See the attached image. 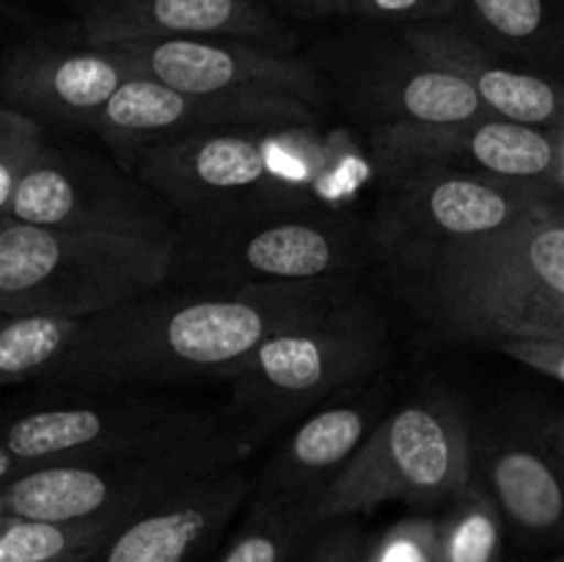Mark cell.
<instances>
[{"label":"cell","mask_w":564,"mask_h":562,"mask_svg":"<svg viewBox=\"0 0 564 562\" xmlns=\"http://www.w3.org/2000/svg\"><path fill=\"white\" fill-rule=\"evenodd\" d=\"M356 279L176 290L163 287L88 317L75 350L44 383L66 389L235 378L262 342L356 295Z\"/></svg>","instance_id":"6da1fadb"},{"label":"cell","mask_w":564,"mask_h":562,"mask_svg":"<svg viewBox=\"0 0 564 562\" xmlns=\"http://www.w3.org/2000/svg\"><path fill=\"white\" fill-rule=\"evenodd\" d=\"M383 270L408 309L449 339H564V198L494 237Z\"/></svg>","instance_id":"7a4b0ae2"},{"label":"cell","mask_w":564,"mask_h":562,"mask_svg":"<svg viewBox=\"0 0 564 562\" xmlns=\"http://www.w3.org/2000/svg\"><path fill=\"white\" fill-rule=\"evenodd\" d=\"M180 215L251 207H339L356 185L334 147L314 132L220 130L158 143L124 160Z\"/></svg>","instance_id":"3957f363"},{"label":"cell","mask_w":564,"mask_h":562,"mask_svg":"<svg viewBox=\"0 0 564 562\" xmlns=\"http://www.w3.org/2000/svg\"><path fill=\"white\" fill-rule=\"evenodd\" d=\"M375 259L369 226L350 209L306 207L213 209L176 220V290L314 284L356 279Z\"/></svg>","instance_id":"277c9868"},{"label":"cell","mask_w":564,"mask_h":562,"mask_svg":"<svg viewBox=\"0 0 564 562\" xmlns=\"http://www.w3.org/2000/svg\"><path fill=\"white\" fill-rule=\"evenodd\" d=\"M257 444L229 413H198L163 439L20 474L0 488V516L127 523L176 490L237 466Z\"/></svg>","instance_id":"5b68a950"},{"label":"cell","mask_w":564,"mask_h":562,"mask_svg":"<svg viewBox=\"0 0 564 562\" xmlns=\"http://www.w3.org/2000/svg\"><path fill=\"white\" fill-rule=\"evenodd\" d=\"M176 235H113L0 220V317L91 314L163 290Z\"/></svg>","instance_id":"8992f818"},{"label":"cell","mask_w":564,"mask_h":562,"mask_svg":"<svg viewBox=\"0 0 564 562\" xmlns=\"http://www.w3.org/2000/svg\"><path fill=\"white\" fill-rule=\"evenodd\" d=\"M386 356V320L356 292L262 342L229 380V417L262 441L325 397L378 375Z\"/></svg>","instance_id":"52a82bcc"},{"label":"cell","mask_w":564,"mask_h":562,"mask_svg":"<svg viewBox=\"0 0 564 562\" xmlns=\"http://www.w3.org/2000/svg\"><path fill=\"white\" fill-rule=\"evenodd\" d=\"M474 479V433L460 402L430 391L405 402L375 428L314 505L317 527L361 516L389 501L449 505Z\"/></svg>","instance_id":"ba28073f"},{"label":"cell","mask_w":564,"mask_h":562,"mask_svg":"<svg viewBox=\"0 0 564 562\" xmlns=\"http://www.w3.org/2000/svg\"><path fill=\"white\" fill-rule=\"evenodd\" d=\"M564 191L494 180L455 169H419L383 182L369 218L375 259L383 268L482 240L551 207Z\"/></svg>","instance_id":"9c48e42d"},{"label":"cell","mask_w":564,"mask_h":562,"mask_svg":"<svg viewBox=\"0 0 564 562\" xmlns=\"http://www.w3.org/2000/svg\"><path fill=\"white\" fill-rule=\"evenodd\" d=\"M0 220L75 231L174 237L169 202L121 163L75 147H50L0 207Z\"/></svg>","instance_id":"30bf717a"},{"label":"cell","mask_w":564,"mask_h":562,"mask_svg":"<svg viewBox=\"0 0 564 562\" xmlns=\"http://www.w3.org/2000/svg\"><path fill=\"white\" fill-rule=\"evenodd\" d=\"M380 182L419 169H455L564 191V130L482 116L460 125H383L369 130Z\"/></svg>","instance_id":"8fae6325"},{"label":"cell","mask_w":564,"mask_h":562,"mask_svg":"<svg viewBox=\"0 0 564 562\" xmlns=\"http://www.w3.org/2000/svg\"><path fill=\"white\" fill-rule=\"evenodd\" d=\"M108 47H119L141 75L187 94L292 99L317 110L330 97V83L312 61L246 39H158Z\"/></svg>","instance_id":"7c38bea8"},{"label":"cell","mask_w":564,"mask_h":562,"mask_svg":"<svg viewBox=\"0 0 564 562\" xmlns=\"http://www.w3.org/2000/svg\"><path fill=\"white\" fill-rule=\"evenodd\" d=\"M317 127V108L292 99H240L187 94L135 75L116 91L91 130L124 163L158 143L220 130H297Z\"/></svg>","instance_id":"4fadbf2b"},{"label":"cell","mask_w":564,"mask_h":562,"mask_svg":"<svg viewBox=\"0 0 564 562\" xmlns=\"http://www.w3.org/2000/svg\"><path fill=\"white\" fill-rule=\"evenodd\" d=\"M202 411H191L154 397L55 406L11 419L0 444V479L53 463H80L110 452L130 450L185 428Z\"/></svg>","instance_id":"5bb4252c"},{"label":"cell","mask_w":564,"mask_h":562,"mask_svg":"<svg viewBox=\"0 0 564 562\" xmlns=\"http://www.w3.org/2000/svg\"><path fill=\"white\" fill-rule=\"evenodd\" d=\"M339 64L347 102L375 119L372 127L460 125L490 114L463 77L419 55L400 33L397 44H364Z\"/></svg>","instance_id":"9a60e30c"},{"label":"cell","mask_w":564,"mask_h":562,"mask_svg":"<svg viewBox=\"0 0 564 562\" xmlns=\"http://www.w3.org/2000/svg\"><path fill=\"white\" fill-rule=\"evenodd\" d=\"M77 33L86 44L158 39H246L279 50L295 44L262 0H83Z\"/></svg>","instance_id":"2e32d148"},{"label":"cell","mask_w":564,"mask_h":562,"mask_svg":"<svg viewBox=\"0 0 564 562\" xmlns=\"http://www.w3.org/2000/svg\"><path fill=\"white\" fill-rule=\"evenodd\" d=\"M135 75H141L135 64L119 47L108 44H31L6 58L0 94L3 105L39 116L42 121H69L91 130L105 105Z\"/></svg>","instance_id":"e0dca14e"},{"label":"cell","mask_w":564,"mask_h":562,"mask_svg":"<svg viewBox=\"0 0 564 562\" xmlns=\"http://www.w3.org/2000/svg\"><path fill=\"white\" fill-rule=\"evenodd\" d=\"M251 494L253 483L237 463L138 512L91 562H198Z\"/></svg>","instance_id":"ac0fdd59"},{"label":"cell","mask_w":564,"mask_h":562,"mask_svg":"<svg viewBox=\"0 0 564 562\" xmlns=\"http://www.w3.org/2000/svg\"><path fill=\"white\" fill-rule=\"evenodd\" d=\"M400 36L427 61L463 77L485 108L521 125L564 130V80L512 64L455 22L405 25Z\"/></svg>","instance_id":"d6986e66"},{"label":"cell","mask_w":564,"mask_h":562,"mask_svg":"<svg viewBox=\"0 0 564 562\" xmlns=\"http://www.w3.org/2000/svg\"><path fill=\"white\" fill-rule=\"evenodd\" d=\"M380 422L383 413L375 400L334 402L306 417L264 463L253 483V494L275 496L314 510L319 496L345 472Z\"/></svg>","instance_id":"ffe728a7"},{"label":"cell","mask_w":564,"mask_h":562,"mask_svg":"<svg viewBox=\"0 0 564 562\" xmlns=\"http://www.w3.org/2000/svg\"><path fill=\"white\" fill-rule=\"evenodd\" d=\"M474 479L523 540L564 538V479L543 435H499L474 446Z\"/></svg>","instance_id":"44dd1931"},{"label":"cell","mask_w":564,"mask_h":562,"mask_svg":"<svg viewBox=\"0 0 564 562\" xmlns=\"http://www.w3.org/2000/svg\"><path fill=\"white\" fill-rule=\"evenodd\" d=\"M449 22L512 64L564 80V0H460Z\"/></svg>","instance_id":"7402d4cb"},{"label":"cell","mask_w":564,"mask_h":562,"mask_svg":"<svg viewBox=\"0 0 564 562\" xmlns=\"http://www.w3.org/2000/svg\"><path fill=\"white\" fill-rule=\"evenodd\" d=\"M88 317L14 314L0 317V383H44L75 350Z\"/></svg>","instance_id":"603a6c76"},{"label":"cell","mask_w":564,"mask_h":562,"mask_svg":"<svg viewBox=\"0 0 564 562\" xmlns=\"http://www.w3.org/2000/svg\"><path fill=\"white\" fill-rule=\"evenodd\" d=\"M124 523L0 516V562H91Z\"/></svg>","instance_id":"cb8c5ba5"},{"label":"cell","mask_w":564,"mask_h":562,"mask_svg":"<svg viewBox=\"0 0 564 562\" xmlns=\"http://www.w3.org/2000/svg\"><path fill=\"white\" fill-rule=\"evenodd\" d=\"M317 529L306 505L251 494L246 518L215 562H292Z\"/></svg>","instance_id":"d4e9b609"},{"label":"cell","mask_w":564,"mask_h":562,"mask_svg":"<svg viewBox=\"0 0 564 562\" xmlns=\"http://www.w3.org/2000/svg\"><path fill=\"white\" fill-rule=\"evenodd\" d=\"M507 521L494 496L471 479L438 518V545L444 562H505Z\"/></svg>","instance_id":"484cf974"},{"label":"cell","mask_w":564,"mask_h":562,"mask_svg":"<svg viewBox=\"0 0 564 562\" xmlns=\"http://www.w3.org/2000/svg\"><path fill=\"white\" fill-rule=\"evenodd\" d=\"M44 149H47L44 121L25 110L3 105L0 108V207L9 204L17 185L39 163Z\"/></svg>","instance_id":"4316f807"},{"label":"cell","mask_w":564,"mask_h":562,"mask_svg":"<svg viewBox=\"0 0 564 562\" xmlns=\"http://www.w3.org/2000/svg\"><path fill=\"white\" fill-rule=\"evenodd\" d=\"M364 562H444L438 545V518L411 516L391 523L367 545Z\"/></svg>","instance_id":"83f0119b"},{"label":"cell","mask_w":564,"mask_h":562,"mask_svg":"<svg viewBox=\"0 0 564 562\" xmlns=\"http://www.w3.org/2000/svg\"><path fill=\"white\" fill-rule=\"evenodd\" d=\"M460 0H356V17L391 25H433L455 20Z\"/></svg>","instance_id":"f1b7e54d"},{"label":"cell","mask_w":564,"mask_h":562,"mask_svg":"<svg viewBox=\"0 0 564 562\" xmlns=\"http://www.w3.org/2000/svg\"><path fill=\"white\" fill-rule=\"evenodd\" d=\"M364 551L361 532L341 518L314 529L292 562H364Z\"/></svg>","instance_id":"f546056e"},{"label":"cell","mask_w":564,"mask_h":562,"mask_svg":"<svg viewBox=\"0 0 564 562\" xmlns=\"http://www.w3.org/2000/svg\"><path fill=\"white\" fill-rule=\"evenodd\" d=\"M490 347L564 386V339H501Z\"/></svg>","instance_id":"4dcf8cb0"},{"label":"cell","mask_w":564,"mask_h":562,"mask_svg":"<svg viewBox=\"0 0 564 562\" xmlns=\"http://www.w3.org/2000/svg\"><path fill=\"white\" fill-rule=\"evenodd\" d=\"M268 3L301 17H330V14L356 17V0H268Z\"/></svg>","instance_id":"1f68e13d"},{"label":"cell","mask_w":564,"mask_h":562,"mask_svg":"<svg viewBox=\"0 0 564 562\" xmlns=\"http://www.w3.org/2000/svg\"><path fill=\"white\" fill-rule=\"evenodd\" d=\"M545 441H549L551 455H554L556 466H560V474L564 479V417L554 419V422L545 428Z\"/></svg>","instance_id":"d6a6232c"},{"label":"cell","mask_w":564,"mask_h":562,"mask_svg":"<svg viewBox=\"0 0 564 562\" xmlns=\"http://www.w3.org/2000/svg\"><path fill=\"white\" fill-rule=\"evenodd\" d=\"M545 562H564V554H556V556H551V560H545Z\"/></svg>","instance_id":"836d02e7"}]
</instances>
